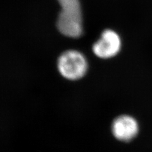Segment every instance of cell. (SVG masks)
Here are the masks:
<instances>
[{
    "mask_svg": "<svg viewBox=\"0 0 152 152\" xmlns=\"http://www.w3.org/2000/svg\"><path fill=\"white\" fill-rule=\"evenodd\" d=\"M57 65L61 75L69 80H77L83 77L88 67L84 56L75 50L64 52L58 58Z\"/></svg>",
    "mask_w": 152,
    "mask_h": 152,
    "instance_id": "2",
    "label": "cell"
},
{
    "mask_svg": "<svg viewBox=\"0 0 152 152\" xmlns=\"http://www.w3.org/2000/svg\"><path fill=\"white\" fill-rule=\"evenodd\" d=\"M58 1L61 7L56 22L58 31L67 37H80L83 33V28L79 0H58Z\"/></svg>",
    "mask_w": 152,
    "mask_h": 152,
    "instance_id": "1",
    "label": "cell"
},
{
    "mask_svg": "<svg viewBox=\"0 0 152 152\" xmlns=\"http://www.w3.org/2000/svg\"><path fill=\"white\" fill-rule=\"evenodd\" d=\"M112 130L115 138L122 141L129 142L137 136L139 126L132 117L121 115L113 121Z\"/></svg>",
    "mask_w": 152,
    "mask_h": 152,
    "instance_id": "4",
    "label": "cell"
},
{
    "mask_svg": "<svg viewBox=\"0 0 152 152\" xmlns=\"http://www.w3.org/2000/svg\"><path fill=\"white\" fill-rule=\"evenodd\" d=\"M121 39L115 32L112 30L104 31L98 39L93 46V51L97 56L108 58L115 56L121 49Z\"/></svg>",
    "mask_w": 152,
    "mask_h": 152,
    "instance_id": "3",
    "label": "cell"
}]
</instances>
